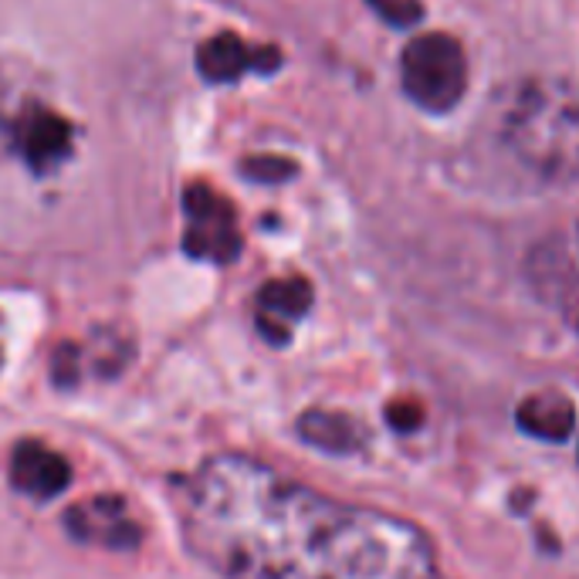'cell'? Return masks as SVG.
<instances>
[{
	"label": "cell",
	"instance_id": "cell-6",
	"mask_svg": "<svg viewBox=\"0 0 579 579\" xmlns=\"http://www.w3.org/2000/svg\"><path fill=\"white\" fill-rule=\"evenodd\" d=\"M11 484L18 495L44 505L58 499L72 484V465L65 461V455L48 448V444L21 440L11 455Z\"/></svg>",
	"mask_w": 579,
	"mask_h": 579
},
{
	"label": "cell",
	"instance_id": "cell-8",
	"mask_svg": "<svg viewBox=\"0 0 579 579\" xmlns=\"http://www.w3.org/2000/svg\"><path fill=\"white\" fill-rule=\"evenodd\" d=\"M518 427L539 440H566L576 427V407L572 400L559 390L532 393L518 404Z\"/></svg>",
	"mask_w": 579,
	"mask_h": 579
},
{
	"label": "cell",
	"instance_id": "cell-4",
	"mask_svg": "<svg viewBox=\"0 0 579 579\" xmlns=\"http://www.w3.org/2000/svg\"><path fill=\"white\" fill-rule=\"evenodd\" d=\"M184 207H187V238H184L187 254L217 264L234 261L241 251V234L231 204L207 187H190Z\"/></svg>",
	"mask_w": 579,
	"mask_h": 579
},
{
	"label": "cell",
	"instance_id": "cell-10",
	"mask_svg": "<svg viewBox=\"0 0 579 579\" xmlns=\"http://www.w3.org/2000/svg\"><path fill=\"white\" fill-rule=\"evenodd\" d=\"M200 72L210 81H234L244 68L258 65V55L248 48V44L234 34H217L210 41L200 44V55H197Z\"/></svg>",
	"mask_w": 579,
	"mask_h": 579
},
{
	"label": "cell",
	"instance_id": "cell-5",
	"mask_svg": "<svg viewBox=\"0 0 579 579\" xmlns=\"http://www.w3.org/2000/svg\"><path fill=\"white\" fill-rule=\"evenodd\" d=\"M65 532L81 546H99L112 553H132L143 539L140 522L119 495H96L65 512Z\"/></svg>",
	"mask_w": 579,
	"mask_h": 579
},
{
	"label": "cell",
	"instance_id": "cell-3",
	"mask_svg": "<svg viewBox=\"0 0 579 579\" xmlns=\"http://www.w3.org/2000/svg\"><path fill=\"white\" fill-rule=\"evenodd\" d=\"M404 92L427 112H451L468 88V58L465 48L440 31L414 37L400 55Z\"/></svg>",
	"mask_w": 579,
	"mask_h": 579
},
{
	"label": "cell",
	"instance_id": "cell-7",
	"mask_svg": "<svg viewBox=\"0 0 579 579\" xmlns=\"http://www.w3.org/2000/svg\"><path fill=\"white\" fill-rule=\"evenodd\" d=\"M308 305H312V288L302 278H285V282L264 285L258 295V312H254L258 332L272 346H285L292 339L295 323L305 319Z\"/></svg>",
	"mask_w": 579,
	"mask_h": 579
},
{
	"label": "cell",
	"instance_id": "cell-2",
	"mask_svg": "<svg viewBox=\"0 0 579 579\" xmlns=\"http://www.w3.org/2000/svg\"><path fill=\"white\" fill-rule=\"evenodd\" d=\"M502 150L543 184L579 176V92L559 78L518 81L499 116Z\"/></svg>",
	"mask_w": 579,
	"mask_h": 579
},
{
	"label": "cell",
	"instance_id": "cell-1",
	"mask_svg": "<svg viewBox=\"0 0 579 579\" xmlns=\"http://www.w3.org/2000/svg\"><path fill=\"white\" fill-rule=\"evenodd\" d=\"M187 553L217 579H434L427 532L339 502L251 455H210L181 492Z\"/></svg>",
	"mask_w": 579,
	"mask_h": 579
},
{
	"label": "cell",
	"instance_id": "cell-9",
	"mask_svg": "<svg viewBox=\"0 0 579 579\" xmlns=\"http://www.w3.org/2000/svg\"><path fill=\"white\" fill-rule=\"evenodd\" d=\"M295 430L308 448H319L329 455H352L367 444V430L349 414H336V411H305Z\"/></svg>",
	"mask_w": 579,
	"mask_h": 579
},
{
	"label": "cell",
	"instance_id": "cell-12",
	"mask_svg": "<svg viewBox=\"0 0 579 579\" xmlns=\"http://www.w3.org/2000/svg\"><path fill=\"white\" fill-rule=\"evenodd\" d=\"M251 176H258V181H282V176H292V163L278 160V156H261V163H251L248 166Z\"/></svg>",
	"mask_w": 579,
	"mask_h": 579
},
{
	"label": "cell",
	"instance_id": "cell-11",
	"mask_svg": "<svg viewBox=\"0 0 579 579\" xmlns=\"http://www.w3.org/2000/svg\"><path fill=\"white\" fill-rule=\"evenodd\" d=\"M370 8H373L386 24H396V28L417 24V21L424 18V4H420V0H370Z\"/></svg>",
	"mask_w": 579,
	"mask_h": 579
}]
</instances>
